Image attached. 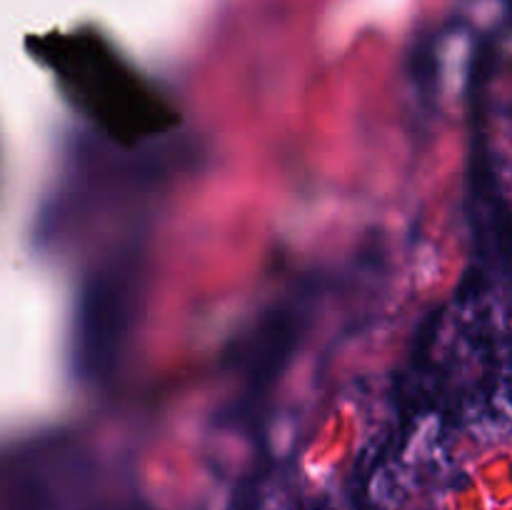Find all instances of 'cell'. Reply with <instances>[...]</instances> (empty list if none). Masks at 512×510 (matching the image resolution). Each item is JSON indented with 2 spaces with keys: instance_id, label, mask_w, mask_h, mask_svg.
<instances>
[{
  "instance_id": "1",
  "label": "cell",
  "mask_w": 512,
  "mask_h": 510,
  "mask_svg": "<svg viewBox=\"0 0 512 510\" xmlns=\"http://www.w3.org/2000/svg\"><path fill=\"white\" fill-rule=\"evenodd\" d=\"M45 60L70 105L115 143L130 148L180 123L175 105L155 85L100 45H55Z\"/></svg>"
}]
</instances>
